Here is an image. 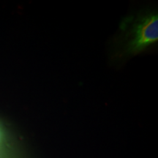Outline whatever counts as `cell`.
Returning a JSON list of instances; mask_svg holds the SVG:
<instances>
[{
  "instance_id": "1",
  "label": "cell",
  "mask_w": 158,
  "mask_h": 158,
  "mask_svg": "<svg viewBox=\"0 0 158 158\" xmlns=\"http://www.w3.org/2000/svg\"><path fill=\"white\" fill-rule=\"evenodd\" d=\"M158 40V16L149 15L137 23L134 29L133 38L129 44L131 53H138Z\"/></svg>"
}]
</instances>
